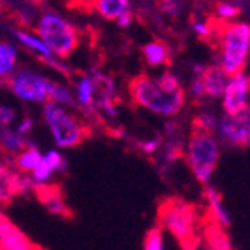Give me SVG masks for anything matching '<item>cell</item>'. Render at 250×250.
Listing matches in <instances>:
<instances>
[{
  "label": "cell",
  "mask_w": 250,
  "mask_h": 250,
  "mask_svg": "<svg viewBox=\"0 0 250 250\" xmlns=\"http://www.w3.org/2000/svg\"><path fill=\"white\" fill-rule=\"evenodd\" d=\"M128 95L137 107L165 119H173L179 116L188 102L186 88L171 72L137 75L129 83Z\"/></svg>",
  "instance_id": "1"
},
{
  "label": "cell",
  "mask_w": 250,
  "mask_h": 250,
  "mask_svg": "<svg viewBox=\"0 0 250 250\" xmlns=\"http://www.w3.org/2000/svg\"><path fill=\"white\" fill-rule=\"evenodd\" d=\"M182 154L192 177L201 186H208L221 161L222 144L213 131L194 129L184 144Z\"/></svg>",
  "instance_id": "2"
},
{
  "label": "cell",
  "mask_w": 250,
  "mask_h": 250,
  "mask_svg": "<svg viewBox=\"0 0 250 250\" xmlns=\"http://www.w3.org/2000/svg\"><path fill=\"white\" fill-rule=\"evenodd\" d=\"M42 123L54 147L62 150L79 147L88 135V128L79 114L74 112V107H65L54 102L42 105Z\"/></svg>",
  "instance_id": "3"
},
{
  "label": "cell",
  "mask_w": 250,
  "mask_h": 250,
  "mask_svg": "<svg viewBox=\"0 0 250 250\" xmlns=\"http://www.w3.org/2000/svg\"><path fill=\"white\" fill-rule=\"evenodd\" d=\"M34 30L62 62H67L81 44L77 26L65 14L54 9H44L37 14Z\"/></svg>",
  "instance_id": "4"
},
{
  "label": "cell",
  "mask_w": 250,
  "mask_h": 250,
  "mask_svg": "<svg viewBox=\"0 0 250 250\" xmlns=\"http://www.w3.org/2000/svg\"><path fill=\"white\" fill-rule=\"evenodd\" d=\"M215 63L228 75L247 68L250 62V23L233 21L219 28Z\"/></svg>",
  "instance_id": "5"
},
{
  "label": "cell",
  "mask_w": 250,
  "mask_h": 250,
  "mask_svg": "<svg viewBox=\"0 0 250 250\" xmlns=\"http://www.w3.org/2000/svg\"><path fill=\"white\" fill-rule=\"evenodd\" d=\"M159 222L165 233L171 234L182 247H194L191 242L198 234L196 208L184 201H167L159 213Z\"/></svg>",
  "instance_id": "6"
},
{
  "label": "cell",
  "mask_w": 250,
  "mask_h": 250,
  "mask_svg": "<svg viewBox=\"0 0 250 250\" xmlns=\"http://www.w3.org/2000/svg\"><path fill=\"white\" fill-rule=\"evenodd\" d=\"M53 81L46 74L32 67H18L7 79V88L21 104L44 105L49 102Z\"/></svg>",
  "instance_id": "7"
},
{
  "label": "cell",
  "mask_w": 250,
  "mask_h": 250,
  "mask_svg": "<svg viewBox=\"0 0 250 250\" xmlns=\"http://www.w3.org/2000/svg\"><path fill=\"white\" fill-rule=\"evenodd\" d=\"M224 147L242 149L250 146V107L236 114H222L215 129Z\"/></svg>",
  "instance_id": "8"
},
{
  "label": "cell",
  "mask_w": 250,
  "mask_h": 250,
  "mask_svg": "<svg viewBox=\"0 0 250 250\" xmlns=\"http://www.w3.org/2000/svg\"><path fill=\"white\" fill-rule=\"evenodd\" d=\"M222 114H236L250 107V74L236 72L228 77L224 93L221 96Z\"/></svg>",
  "instance_id": "9"
},
{
  "label": "cell",
  "mask_w": 250,
  "mask_h": 250,
  "mask_svg": "<svg viewBox=\"0 0 250 250\" xmlns=\"http://www.w3.org/2000/svg\"><path fill=\"white\" fill-rule=\"evenodd\" d=\"M68 170V161L63 154V150L58 147L47 149L42 152L41 161L37 163V167L30 171L28 177L34 184V188H46L51 186L53 179L56 175H62Z\"/></svg>",
  "instance_id": "10"
},
{
  "label": "cell",
  "mask_w": 250,
  "mask_h": 250,
  "mask_svg": "<svg viewBox=\"0 0 250 250\" xmlns=\"http://www.w3.org/2000/svg\"><path fill=\"white\" fill-rule=\"evenodd\" d=\"M14 39L18 42V47H23L25 51H28L39 62L46 63V65H49L54 70H62L63 62L51 51V47L47 46L46 42H44V39L35 30H30L28 26L18 28L14 30Z\"/></svg>",
  "instance_id": "11"
},
{
  "label": "cell",
  "mask_w": 250,
  "mask_h": 250,
  "mask_svg": "<svg viewBox=\"0 0 250 250\" xmlns=\"http://www.w3.org/2000/svg\"><path fill=\"white\" fill-rule=\"evenodd\" d=\"M72 91H74V107L89 116L96 114L98 84H96L95 72H83L81 75H77V79L72 83Z\"/></svg>",
  "instance_id": "12"
},
{
  "label": "cell",
  "mask_w": 250,
  "mask_h": 250,
  "mask_svg": "<svg viewBox=\"0 0 250 250\" xmlns=\"http://www.w3.org/2000/svg\"><path fill=\"white\" fill-rule=\"evenodd\" d=\"M0 249L2 250H32L37 245L30 242L13 222L0 215Z\"/></svg>",
  "instance_id": "13"
},
{
  "label": "cell",
  "mask_w": 250,
  "mask_h": 250,
  "mask_svg": "<svg viewBox=\"0 0 250 250\" xmlns=\"http://www.w3.org/2000/svg\"><path fill=\"white\" fill-rule=\"evenodd\" d=\"M200 74L205 84V91H207V100L219 102L222 93H224L226 83H228V77H229V75L226 74L217 63H213V65H205Z\"/></svg>",
  "instance_id": "14"
},
{
  "label": "cell",
  "mask_w": 250,
  "mask_h": 250,
  "mask_svg": "<svg viewBox=\"0 0 250 250\" xmlns=\"http://www.w3.org/2000/svg\"><path fill=\"white\" fill-rule=\"evenodd\" d=\"M205 198H207L208 215L212 219V222L219 226V228H222V229H228L231 226V213L228 210V207H226L222 196L219 194V191H215L213 188H207Z\"/></svg>",
  "instance_id": "15"
},
{
  "label": "cell",
  "mask_w": 250,
  "mask_h": 250,
  "mask_svg": "<svg viewBox=\"0 0 250 250\" xmlns=\"http://www.w3.org/2000/svg\"><path fill=\"white\" fill-rule=\"evenodd\" d=\"M142 56L147 67L150 68H163L170 63V46L163 41H149L142 46Z\"/></svg>",
  "instance_id": "16"
},
{
  "label": "cell",
  "mask_w": 250,
  "mask_h": 250,
  "mask_svg": "<svg viewBox=\"0 0 250 250\" xmlns=\"http://www.w3.org/2000/svg\"><path fill=\"white\" fill-rule=\"evenodd\" d=\"M95 13L105 21H116L123 14L133 13V0H95Z\"/></svg>",
  "instance_id": "17"
},
{
  "label": "cell",
  "mask_w": 250,
  "mask_h": 250,
  "mask_svg": "<svg viewBox=\"0 0 250 250\" xmlns=\"http://www.w3.org/2000/svg\"><path fill=\"white\" fill-rule=\"evenodd\" d=\"M20 67V49L13 42L0 41V83H7V79Z\"/></svg>",
  "instance_id": "18"
},
{
  "label": "cell",
  "mask_w": 250,
  "mask_h": 250,
  "mask_svg": "<svg viewBox=\"0 0 250 250\" xmlns=\"http://www.w3.org/2000/svg\"><path fill=\"white\" fill-rule=\"evenodd\" d=\"M30 140L16 131L14 126H4L0 128V150L5 156H16L25 146H28Z\"/></svg>",
  "instance_id": "19"
},
{
  "label": "cell",
  "mask_w": 250,
  "mask_h": 250,
  "mask_svg": "<svg viewBox=\"0 0 250 250\" xmlns=\"http://www.w3.org/2000/svg\"><path fill=\"white\" fill-rule=\"evenodd\" d=\"M41 158H42V150L37 146H34V144H28V146H25L14 156V168L18 171H21V173L28 175L30 171L37 167V163L41 161Z\"/></svg>",
  "instance_id": "20"
},
{
  "label": "cell",
  "mask_w": 250,
  "mask_h": 250,
  "mask_svg": "<svg viewBox=\"0 0 250 250\" xmlns=\"http://www.w3.org/2000/svg\"><path fill=\"white\" fill-rule=\"evenodd\" d=\"M41 189H44L42 194H41V201L44 203V207H46L53 215L67 217L68 215V207H67V203L63 201L62 194H60L56 189H49V186L41 188Z\"/></svg>",
  "instance_id": "21"
},
{
  "label": "cell",
  "mask_w": 250,
  "mask_h": 250,
  "mask_svg": "<svg viewBox=\"0 0 250 250\" xmlns=\"http://www.w3.org/2000/svg\"><path fill=\"white\" fill-rule=\"evenodd\" d=\"M238 16H240V5L233 0H221L213 7V18L221 25L233 23V21L238 20Z\"/></svg>",
  "instance_id": "22"
},
{
  "label": "cell",
  "mask_w": 250,
  "mask_h": 250,
  "mask_svg": "<svg viewBox=\"0 0 250 250\" xmlns=\"http://www.w3.org/2000/svg\"><path fill=\"white\" fill-rule=\"evenodd\" d=\"M203 63H196L192 67V75L191 81H189L188 88H186V93H188L189 98H192L194 102H205L207 100V91H205V84L203 79H201L200 72L203 70Z\"/></svg>",
  "instance_id": "23"
},
{
  "label": "cell",
  "mask_w": 250,
  "mask_h": 250,
  "mask_svg": "<svg viewBox=\"0 0 250 250\" xmlns=\"http://www.w3.org/2000/svg\"><path fill=\"white\" fill-rule=\"evenodd\" d=\"M49 102H54L58 105H65V107H74V91H72V86L63 81L54 79L53 81V88H51Z\"/></svg>",
  "instance_id": "24"
},
{
  "label": "cell",
  "mask_w": 250,
  "mask_h": 250,
  "mask_svg": "<svg viewBox=\"0 0 250 250\" xmlns=\"http://www.w3.org/2000/svg\"><path fill=\"white\" fill-rule=\"evenodd\" d=\"M142 247L146 250H163L167 249V236H165V229L161 226H156V228H150L149 231L144 236Z\"/></svg>",
  "instance_id": "25"
},
{
  "label": "cell",
  "mask_w": 250,
  "mask_h": 250,
  "mask_svg": "<svg viewBox=\"0 0 250 250\" xmlns=\"http://www.w3.org/2000/svg\"><path fill=\"white\" fill-rule=\"evenodd\" d=\"M219 117L213 110L207 108V110H201L200 114H196L194 117V129H201V131H213L215 133L217 125H219Z\"/></svg>",
  "instance_id": "26"
},
{
  "label": "cell",
  "mask_w": 250,
  "mask_h": 250,
  "mask_svg": "<svg viewBox=\"0 0 250 250\" xmlns=\"http://www.w3.org/2000/svg\"><path fill=\"white\" fill-rule=\"evenodd\" d=\"M191 32L201 41H208L215 35V28H213L212 21L207 18H196L191 21Z\"/></svg>",
  "instance_id": "27"
},
{
  "label": "cell",
  "mask_w": 250,
  "mask_h": 250,
  "mask_svg": "<svg viewBox=\"0 0 250 250\" xmlns=\"http://www.w3.org/2000/svg\"><path fill=\"white\" fill-rule=\"evenodd\" d=\"M158 9L168 18H179L186 9V0H158Z\"/></svg>",
  "instance_id": "28"
},
{
  "label": "cell",
  "mask_w": 250,
  "mask_h": 250,
  "mask_svg": "<svg viewBox=\"0 0 250 250\" xmlns=\"http://www.w3.org/2000/svg\"><path fill=\"white\" fill-rule=\"evenodd\" d=\"M18 119V110L11 104H0V128L13 126Z\"/></svg>",
  "instance_id": "29"
},
{
  "label": "cell",
  "mask_w": 250,
  "mask_h": 250,
  "mask_svg": "<svg viewBox=\"0 0 250 250\" xmlns=\"http://www.w3.org/2000/svg\"><path fill=\"white\" fill-rule=\"evenodd\" d=\"M138 147H140V150H142L144 154L154 156L163 149V140L159 137H150V138H146V140H140Z\"/></svg>",
  "instance_id": "30"
},
{
  "label": "cell",
  "mask_w": 250,
  "mask_h": 250,
  "mask_svg": "<svg viewBox=\"0 0 250 250\" xmlns=\"http://www.w3.org/2000/svg\"><path fill=\"white\" fill-rule=\"evenodd\" d=\"M14 128H16V131L20 135L28 138L35 129V119L32 116H23V117H20V119H16Z\"/></svg>",
  "instance_id": "31"
},
{
  "label": "cell",
  "mask_w": 250,
  "mask_h": 250,
  "mask_svg": "<svg viewBox=\"0 0 250 250\" xmlns=\"http://www.w3.org/2000/svg\"><path fill=\"white\" fill-rule=\"evenodd\" d=\"M11 196L7 188V173L4 170V165L0 161V201H7V198Z\"/></svg>",
  "instance_id": "32"
},
{
  "label": "cell",
  "mask_w": 250,
  "mask_h": 250,
  "mask_svg": "<svg viewBox=\"0 0 250 250\" xmlns=\"http://www.w3.org/2000/svg\"><path fill=\"white\" fill-rule=\"evenodd\" d=\"M133 20H135V16H133V13H128V14H123L121 18H117L114 23H116L119 28H128L131 23H133Z\"/></svg>",
  "instance_id": "33"
},
{
  "label": "cell",
  "mask_w": 250,
  "mask_h": 250,
  "mask_svg": "<svg viewBox=\"0 0 250 250\" xmlns=\"http://www.w3.org/2000/svg\"><path fill=\"white\" fill-rule=\"evenodd\" d=\"M25 2H30V4H35V5H42V4H46V2H49V0H25Z\"/></svg>",
  "instance_id": "34"
},
{
  "label": "cell",
  "mask_w": 250,
  "mask_h": 250,
  "mask_svg": "<svg viewBox=\"0 0 250 250\" xmlns=\"http://www.w3.org/2000/svg\"><path fill=\"white\" fill-rule=\"evenodd\" d=\"M77 2H79V4H83V5H93V2H95V0H77Z\"/></svg>",
  "instance_id": "35"
}]
</instances>
